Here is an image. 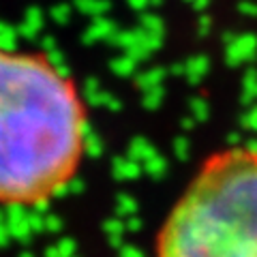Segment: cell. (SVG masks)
<instances>
[{"label":"cell","mask_w":257,"mask_h":257,"mask_svg":"<svg viewBox=\"0 0 257 257\" xmlns=\"http://www.w3.org/2000/svg\"><path fill=\"white\" fill-rule=\"evenodd\" d=\"M73 79L41 52L0 43V204L37 206L73 180L86 150Z\"/></svg>","instance_id":"6da1fadb"},{"label":"cell","mask_w":257,"mask_h":257,"mask_svg":"<svg viewBox=\"0 0 257 257\" xmlns=\"http://www.w3.org/2000/svg\"><path fill=\"white\" fill-rule=\"evenodd\" d=\"M157 257H257V150L229 148L199 167L159 231Z\"/></svg>","instance_id":"7a4b0ae2"}]
</instances>
